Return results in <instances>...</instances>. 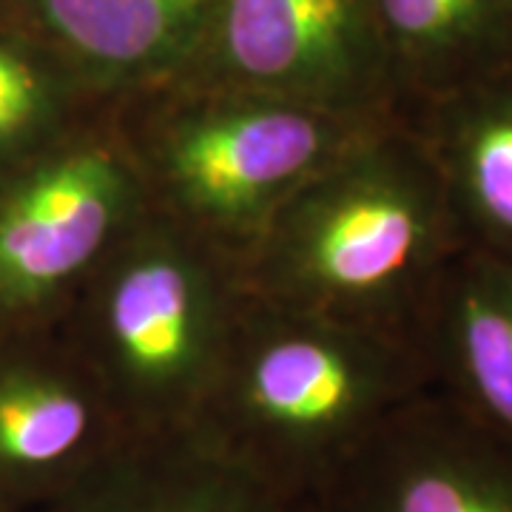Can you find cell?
<instances>
[{"label": "cell", "mask_w": 512, "mask_h": 512, "mask_svg": "<svg viewBox=\"0 0 512 512\" xmlns=\"http://www.w3.org/2000/svg\"><path fill=\"white\" fill-rule=\"evenodd\" d=\"M57 328L0 330V512H37L126 439Z\"/></svg>", "instance_id": "cell-7"}, {"label": "cell", "mask_w": 512, "mask_h": 512, "mask_svg": "<svg viewBox=\"0 0 512 512\" xmlns=\"http://www.w3.org/2000/svg\"><path fill=\"white\" fill-rule=\"evenodd\" d=\"M399 117L512 69V0H373Z\"/></svg>", "instance_id": "cell-13"}, {"label": "cell", "mask_w": 512, "mask_h": 512, "mask_svg": "<svg viewBox=\"0 0 512 512\" xmlns=\"http://www.w3.org/2000/svg\"><path fill=\"white\" fill-rule=\"evenodd\" d=\"M430 384L512 444V268L461 248L421 319Z\"/></svg>", "instance_id": "cell-10"}, {"label": "cell", "mask_w": 512, "mask_h": 512, "mask_svg": "<svg viewBox=\"0 0 512 512\" xmlns=\"http://www.w3.org/2000/svg\"><path fill=\"white\" fill-rule=\"evenodd\" d=\"M111 103L23 23H0V177L92 123Z\"/></svg>", "instance_id": "cell-14"}, {"label": "cell", "mask_w": 512, "mask_h": 512, "mask_svg": "<svg viewBox=\"0 0 512 512\" xmlns=\"http://www.w3.org/2000/svg\"><path fill=\"white\" fill-rule=\"evenodd\" d=\"M439 171L458 239L512 268V69L404 111Z\"/></svg>", "instance_id": "cell-11"}, {"label": "cell", "mask_w": 512, "mask_h": 512, "mask_svg": "<svg viewBox=\"0 0 512 512\" xmlns=\"http://www.w3.org/2000/svg\"><path fill=\"white\" fill-rule=\"evenodd\" d=\"M183 77L362 123L399 117L373 0H220Z\"/></svg>", "instance_id": "cell-6"}, {"label": "cell", "mask_w": 512, "mask_h": 512, "mask_svg": "<svg viewBox=\"0 0 512 512\" xmlns=\"http://www.w3.org/2000/svg\"><path fill=\"white\" fill-rule=\"evenodd\" d=\"M430 387L416 342L245 293L191 433L313 504L384 421Z\"/></svg>", "instance_id": "cell-2"}, {"label": "cell", "mask_w": 512, "mask_h": 512, "mask_svg": "<svg viewBox=\"0 0 512 512\" xmlns=\"http://www.w3.org/2000/svg\"><path fill=\"white\" fill-rule=\"evenodd\" d=\"M220 0H9L12 18L46 40L109 100L183 77Z\"/></svg>", "instance_id": "cell-9"}, {"label": "cell", "mask_w": 512, "mask_h": 512, "mask_svg": "<svg viewBox=\"0 0 512 512\" xmlns=\"http://www.w3.org/2000/svg\"><path fill=\"white\" fill-rule=\"evenodd\" d=\"M439 171L402 117L367 126L299 185L237 262L248 296L419 345L461 251Z\"/></svg>", "instance_id": "cell-1"}, {"label": "cell", "mask_w": 512, "mask_h": 512, "mask_svg": "<svg viewBox=\"0 0 512 512\" xmlns=\"http://www.w3.org/2000/svg\"><path fill=\"white\" fill-rule=\"evenodd\" d=\"M313 512H512V444L430 387L356 450Z\"/></svg>", "instance_id": "cell-8"}, {"label": "cell", "mask_w": 512, "mask_h": 512, "mask_svg": "<svg viewBox=\"0 0 512 512\" xmlns=\"http://www.w3.org/2000/svg\"><path fill=\"white\" fill-rule=\"evenodd\" d=\"M37 512H313L191 433L126 436L77 487Z\"/></svg>", "instance_id": "cell-12"}, {"label": "cell", "mask_w": 512, "mask_h": 512, "mask_svg": "<svg viewBox=\"0 0 512 512\" xmlns=\"http://www.w3.org/2000/svg\"><path fill=\"white\" fill-rule=\"evenodd\" d=\"M111 114L148 208L234 262L299 185L373 126L194 77L117 97Z\"/></svg>", "instance_id": "cell-4"}, {"label": "cell", "mask_w": 512, "mask_h": 512, "mask_svg": "<svg viewBox=\"0 0 512 512\" xmlns=\"http://www.w3.org/2000/svg\"><path fill=\"white\" fill-rule=\"evenodd\" d=\"M111 106L0 177V330L55 322L148 211Z\"/></svg>", "instance_id": "cell-5"}, {"label": "cell", "mask_w": 512, "mask_h": 512, "mask_svg": "<svg viewBox=\"0 0 512 512\" xmlns=\"http://www.w3.org/2000/svg\"><path fill=\"white\" fill-rule=\"evenodd\" d=\"M245 302L237 262L154 208L52 322L128 436L191 430Z\"/></svg>", "instance_id": "cell-3"}]
</instances>
